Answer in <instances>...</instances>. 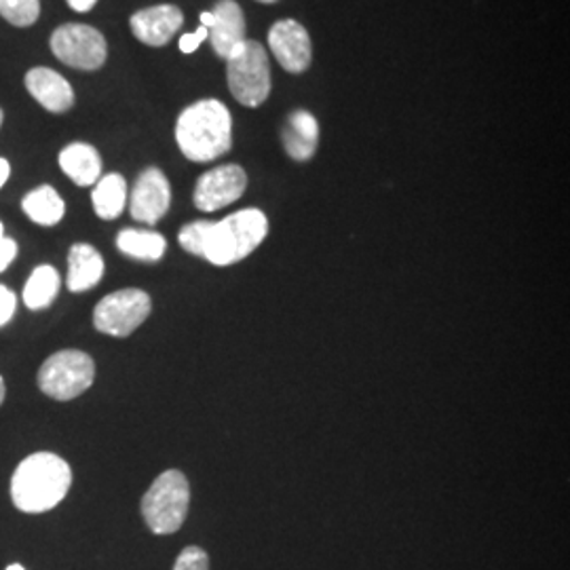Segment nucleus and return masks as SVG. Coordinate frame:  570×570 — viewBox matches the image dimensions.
Listing matches in <instances>:
<instances>
[{
    "instance_id": "6e6552de",
    "label": "nucleus",
    "mask_w": 570,
    "mask_h": 570,
    "mask_svg": "<svg viewBox=\"0 0 570 570\" xmlns=\"http://www.w3.org/2000/svg\"><path fill=\"white\" fill-rule=\"evenodd\" d=\"M51 51L66 66L98 70L108 58L102 32L85 23H63L51 35Z\"/></svg>"
},
{
    "instance_id": "aec40b11",
    "label": "nucleus",
    "mask_w": 570,
    "mask_h": 570,
    "mask_svg": "<svg viewBox=\"0 0 570 570\" xmlns=\"http://www.w3.org/2000/svg\"><path fill=\"white\" fill-rule=\"evenodd\" d=\"M94 209L102 220L119 218L127 205V183L119 174H108L96 183L91 193Z\"/></svg>"
},
{
    "instance_id": "423d86ee",
    "label": "nucleus",
    "mask_w": 570,
    "mask_h": 570,
    "mask_svg": "<svg viewBox=\"0 0 570 570\" xmlns=\"http://www.w3.org/2000/svg\"><path fill=\"white\" fill-rule=\"evenodd\" d=\"M96 379V364L94 360L75 348H66L47 357V362L39 370V387L45 395L68 402L82 395L94 385Z\"/></svg>"
},
{
    "instance_id": "9d476101",
    "label": "nucleus",
    "mask_w": 570,
    "mask_h": 570,
    "mask_svg": "<svg viewBox=\"0 0 570 570\" xmlns=\"http://www.w3.org/2000/svg\"><path fill=\"white\" fill-rule=\"evenodd\" d=\"M169 205H171V188L164 171L157 167L144 169L129 199L131 216L144 225H157L167 214Z\"/></svg>"
},
{
    "instance_id": "a211bd4d",
    "label": "nucleus",
    "mask_w": 570,
    "mask_h": 570,
    "mask_svg": "<svg viewBox=\"0 0 570 570\" xmlns=\"http://www.w3.org/2000/svg\"><path fill=\"white\" fill-rule=\"evenodd\" d=\"M23 214L41 226H56L66 214V205L53 186H39L21 202Z\"/></svg>"
},
{
    "instance_id": "4be33fe9",
    "label": "nucleus",
    "mask_w": 570,
    "mask_h": 570,
    "mask_svg": "<svg viewBox=\"0 0 570 570\" xmlns=\"http://www.w3.org/2000/svg\"><path fill=\"white\" fill-rule=\"evenodd\" d=\"M0 16L18 28H28L41 16L39 0H0Z\"/></svg>"
},
{
    "instance_id": "393cba45",
    "label": "nucleus",
    "mask_w": 570,
    "mask_h": 570,
    "mask_svg": "<svg viewBox=\"0 0 570 570\" xmlns=\"http://www.w3.org/2000/svg\"><path fill=\"white\" fill-rule=\"evenodd\" d=\"M207 37H209L207 28L199 26L195 32L184 35L183 39H180V51H183V53H195V51L199 49V45L207 41Z\"/></svg>"
},
{
    "instance_id": "ddd939ff",
    "label": "nucleus",
    "mask_w": 570,
    "mask_h": 570,
    "mask_svg": "<svg viewBox=\"0 0 570 570\" xmlns=\"http://www.w3.org/2000/svg\"><path fill=\"white\" fill-rule=\"evenodd\" d=\"M183 11L174 4L148 7L131 16L129 26L138 41L148 47H164L183 28Z\"/></svg>"
},
{
    "instance_id": "5701e85b",
    "label": "nucleus",
    "mask_w": 570,
    "mask_h": 570,
    "mask_svg": "<svg viewBox=\"0 0 570 570\" xmlns=\"http://www.w3.org/2000/svg\"><path fill=\"white\" fill-rule=\"evenodd\" d=\"M174 570H209V558H207V553L202 548L188 546L178 556Z\"/></svg>"
},
{
    "instance_id": "f03ea898",
    "label": "nucleus",
    "mask_w": 570,
    "mask_h": 570,
    "mask_svg": "<svg viewBox=\"0 0 570 570\" xmlns=\"http://www.w3.org/2000/svg\"><path fill=\"white\" fill-rule=\"evenodd\" d=\"M72 487V469L51 452H37L21 461L11 478V501L23 513L58 508Z\"/></svg>"
},
{
    "instance_id": "39448f33",
    "label": "nucleus",
    "mask_w": 570,
    "mask_h": 570,
    "mask_svg": "<svg viewBox=\"0 0 570 570\" xmlns=\"http://www.w3.org/2000/svg\"><path fill=\"white\" fill-rule=\"evenodd\" d=\"M190 505V487L183 471H164L142 499V515L155 534H171L186 520Z\"/></svg>"
},
{
    "instance_id": "f3484780",
    "label": "nucleus",
    "mask_w": 570,
    "mask_h": 570,
    "mask_svg": "<svg viewBox=\"0 0 570 570\" xmlns=\"http://www.w3.org/2000/svg\"><path fill=\"white\" fill-rule=\"evenodd\" d=\"M104 258L89 244H75L68 254V289L87 292L102 282Z\"/></svg>"
},
{
    "instance_id": "412c9836",
    "label": "nucleus",
    "mask_w": 570,
    "mask_h": 570,
    "mask_svg": "<svg viewBox=\"0 0 570 570\" xmlns=\"http://www.w3.org/2000/svg\"><path fill=\"white\" fill-rule=\"evenodd\" d=\"M60 273L53 266H37L23 287V303L32 311L51 305L60 292Z\"/></svg>"
},
{
    "instance_id": "bb28decb",
    "label": "nucleus",
    "mask_w": 570,
    "mask_h": 570,
    "mask_svg": "<svg viewBox=\"0 0 570 570\" xmlns=\"http://www.w3.org/2000/svg\"><path fill=\"white\" fill-rule=\"evenodd\" d=\"M96 2H98V0H68V4H70L75 11H79V13L91 11V9L96 7Z\"/></svg>"
},
{
    "instance_id": "a878e982",
    "label": "nucleus",
    "mask_w": 570,
    "mask_h": 570,
    "mask_svg": "<svg viewBox=\"0 0 570 570\" xmlns=\"http://www.w3.org/2000/svg\"><path fill=\"white\" fill-rule=\"evenodd\" d=\"M18 256V244L11 237H0V273L7 271Z\"/></svg>"
},
{
    "instance_id": "6ab92c4d",
    "label": "nucleus",
    "mask_w": 570,
    "mask_h": 570,
    "mask_svg": "<svg viewBox=\"0 0 570 570\" xmlns=\"http://www.w3.org/2000/svg\"><path fill=\"white\" fill-rule=\"evenodd\" d=\"M117 247L129 258L157 263L164 258L167 242L161 233H155V230L125 228L117 237Z\"/></svg>"
},
{
    "instance_id": "cd10ccee",
    "label": "nucleus",
    "mask_w": 570,
    "mask_h": 570,
    "mask_svg": "<svg viewBox=\"0 0 570 570\" xmlns=\"http://www.w3.org/2000/svg\"><path fill=\"white\" fill-rule=\"evenodd\" d=\"M9 176H11V165L7 159H0V188L7 184Z\"/></svg>"
},
{
    "instance_id": "1a4fd4ad",
    "label": "nucleus",
    "mask_w": 570,
    "mask_h": 570,
    "mask_svg": "<svg viewBox=\"0 0 570 570\" xmlns=\"http://www.w3.org/2000/svg\"><path fill=\"white\" fill-rule=\"evenodd\" d=\"M245 186H247V176L244 167L235 164L220 165L197 180L193 202L202 212H218L226 205L242 199Z\"/></svg>"
},
{
    "instance_id": "4468645a",
    "label": "nucleus",
    "mask_w": 570,
    "mask_h": 570,
    "mask_svg": "<svg viewBox=\"0 0 570 570\" xmlns=\"http://www.w3.org/2000/svg\"><path fill=\"white\" fill-rule=\"evenodd\" d=\"M23 82L28 94L53 115H63L75 106V91L70 82L51 68H32Z\"/></svg>"
},
{
    "instance_id": "2f4dec72",
    "label": "nucleus",
    "mask_w": 570,
    "mask_h": 570,
    "mask_svg": "<svg viewBox=\"0 0 570 570\" xmlns=\"http://www.w3.org/2000/svg\"><path fill=\"white\" fill-rule=\"evenodd\" d=\"M258 2H265V4H271V2H277V0H258Z\"/></svg>"
},
{
    "instance_id": "f8f14e48",
    "label": "nucleus",
    "mask_w": 570,
    "mask_h": 570,
    "mask_svg": "<svg viewBox=\"0 0 570 570\" xmlns=\"http://www.w3.org/2000/svg\"><path fill=\"white\" fill-rule=\"evenodd\" d=\"M202 26L209 32V41L218 58L226 60L233 49L245 41V18L235 0L216 2L214 11L202 13Z\"/></svg>"
},
{
    "instance_id": "b1692460",
    "label": "nucleus",
    "mask_w": 570,
    "mask_h": 570,
    "mask_svg": "<svg viewBox=\"0 0 570 570\" xmlns=\"http://www.w3.org/2000/svg\"><path fill=\"white\" fill-rule=\"evenodd\" d=\"M16 306H18V298L16 294L0 285V326H7L11 322V317L16 315Z\"/></svg>"
},
{
    "instance_id": "7c9ffc66",
    "label": "nucleus",
    "mask_w": 570,
    "mask_h": 570,
    "mask_svg": "<svg viewBox=\"0 0 570 570\" xmlns=\"http://www.w3.org/2000/svg\"><path fill=\"white\" fill-rule=\"evenodd\" d=\"M0 237H4V225L0 223Z\"/></svg>"
},
{
    "instance_id": "20e7f679",
    "label": "nucleus",
    "mask_w": 570,
    "mask_h": 570,
    "mask_svg": "<svg viewBox=\"0 0 570 570\" xmlns=\"http://www.w3.org/2000/svg\"><path fill=\"white\" fill-rule=\"evenodd\" d=\"M226 81L233 98L247 108H258L271 94V66L266 49L245 39L226 58Z\"/></svg>"
},
{
    "instance_id": "2eb2a0df",
    "label": "nucleus",
    "mask_w": 570,
    "mask_h": 570,
    "mask_svg": "<svg viewBox=\"0 0 570 570\" xmlns=\"http://www.w3.org/2000/svg\"><path fill=\"white\" fill-rule=\"evenodd\" d=\"M282 138H284L285 153L294 161H308L317 150L320 125L311 112L296 110L285 122Z\"/></svg>"
},
{
    "instance_id": "c756f323",
    "label": "nucleus",
    "mask_w": 570,
    "mask_h": 570,
    "mask_svg": "<svg viewBox=\"0 0 570 570\" xmlns=\"http://www.w3.org/2000/svg\"><path fill=\"white\" fill-rule=\"evenodd\" d=\"M4 570H26L21 564H11V567H7Z\"/></svg>"
},
{
    "instance_id": "0eeeda50",
    "label": "nucleus",
    "mask_w": 570,
    "mask_h": 570,
    "mask_svg": "<svg viewBox=\"0 0 570 570\" xmlns=\"http://www.w3.org/2000/svg\"><path fill=\"white\" fill-rule=\"evenodd\" d=\"M150 311V296L138 287H127L108 294L98 303L94 311V326L108 336L125 338L142 326Z\"/></svg>"
},
{
    "instance_id": "c85d7f7f",
    "label": "nucleus",
    "mask_w": 570,
    "mask_h": 570,
    "mask_svg": "<svg viewBox=\"0 0 570 570\" xmlns=\"http://www.w3.org/2000/svg\"><path fill=\"white\" fill-rule=\"evenodd\" d=\"M4 402V381H2V376H0V404Z\"/></svg>"
},
{
    "instance_id": "473e14b6",
    "label": "nucleus",
    "mask_w": 570,
    "mask_h": 570,
    "mask_svg": "<svg viewBox=\"0 0 570 570\" xmlns=\"http://www.w3.org/2000/svg\"><path fill=\"white\" fill-rule=\"evenodd\" d=\"M0 127H2V108H0Z\"/></svg>"
},
{
    "instance_id": "7ed1b4c3",
    "label": "nucleus",
    "mask_w": 570,
    "mask_h": 570,
    "mask_svg": "<svg viewBox=\"0 0 570 570\" xmlns=\"http://www.w3.org/2000/svg\"><path fill=\"white\" fill-rule=\"evenodd\" d=\"M176 142L184 157L207 164L226 155L233 144V119L220 100H199L183 110L176 122Z\"/></svg>"
},
{
    "instance_id": "f257e3e1",
    "label": "nucleus",
    "mask_w": 570,
    "mask_h": 570,
    "mask_svg": "<svg viewBox=\"0 0 570 570\" xmlns=\"http://www.w3.org/2000/svg\"><path fill=\"white\" fill-rule=\"evenodd\" d=\"M268 220L261 209H242L220 223L197 220L183 226L178 242L186 252L202 256L212 265L230 266L245 261L265 242Z\"/></svg>"
},
{
    "instance_id": "dca6fc26",
    "label": "nucleus",
    "mask_w": 570,
    "mask_h": 570,
    "mask_svg": "<svg viewBox=\"0 0 570 570\" xmlns=\"http://www.w3.org/2000/svg\"><path fill=\"white\" fill-rule=\"evenodd\" d=\"M60 167L77 186H91L102 178V159L91 144H68L60 153Z\"/></svg>"
},
{
    "instance_id": "9b49d317",
    "label": "nucleus",
    "mask_w": 570,
    "mask_h": 570,
    "mask_svg": "<svg viewBox=\"0 0 570 570\" xmlns=\"http://www.w3.org/2000/svg\"><path fill=\"white\" fill-rule=\"evenodd\" d=\"M268 47L279 66L292 75H301L311 66V37L296 20L277 21L268 32Z\"/></svg>"
}]
</instances>
